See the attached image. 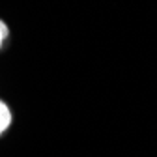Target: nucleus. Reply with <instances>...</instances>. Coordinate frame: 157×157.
I'll return each instance as SVG.
<instances>
[{
  "mask_svg": "<svg viewBox=\"0 0 157 157\" xmlns=\"http://www.w3.org/2000/svg\"><path fill=\"white\" fill-rule=\"evenodd\" d=\"M11 122H13V116H11L10 107H8L2 99H0V136H2V135L10 129Z\"/></svg>",
  "mask_w": 157,
  "mask_h": 157,
  "instance_id": "nucleus-1",
  "label": "nucleus"
},
{
  "mask_svg": "<svg viewBox=\"0 0 157 157\" xmlns=\"http://www.w3.org/2000/svg\"><path fill=\"white\" fill-rule=\"evenodd\" d=\"M8 37H10V28H8V25L2 21V19H0V49L4 47Z\"/></svg>",
  "mask_w": 157,
  "mask_h": 157,
  "instance_id": "nucleus-2",
  "label": "nucleus"
}]
</instances>
